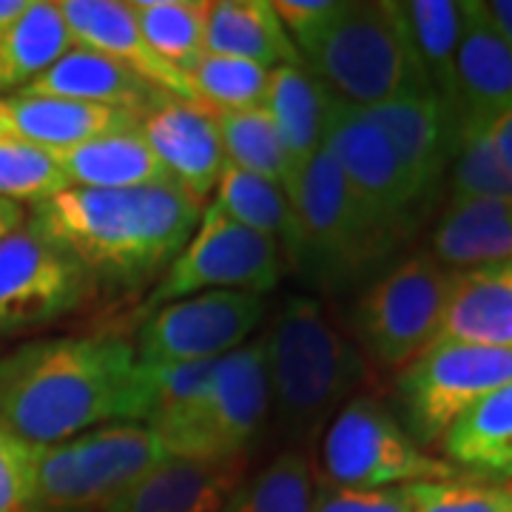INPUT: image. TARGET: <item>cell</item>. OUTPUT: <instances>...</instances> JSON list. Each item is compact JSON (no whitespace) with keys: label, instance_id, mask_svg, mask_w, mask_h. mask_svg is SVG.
<instances>
[{"label":"cell","instance_id":"1","mask_svg":"<svg viewBox=\"0 0 512 512\" xmlns=\"http://www.w3.org/2000/svg\"><path fill=\"white\" fill-rule=\"evenodd\" d=\"M151 404L146 365L117 336L40 339L0 359V421L32 447L146 421Z\"/></svg>","mask_w":512,"mask_h":512},{"label":"cell","instance_id":"2","mask_svg":"<svg viewBox=\"0 0 512 512\" xmlns=\"http://www.w3.org/2000/svg\"><path fill=\"white\" fill-rule=\"evenodd\" d=\"M202 208L174 183L66 188L32 205L26 225L77 259L92 279L140 288L168 271L197 231Z\"/></svg>","mask_w":512,"mask_h":512},{"label":"cell","instance_id":"3","mask_svg":"<svg viewBox=\"0 0 512 512\" xmlns=\"http://www.w3.org/2000/svg\"><path fill=\"white\" fill-rule=\"evenodd\" d=\"M262 339L276 430L311 444L367 379L365 356L311 296L285 299Z\"/></svg>","mask_w":512,"mask_h":512},{"label":"cell","instance_id":"4","mask_svg":"<svg viewBox=\"0 0 512 512\" xmlns=\"http://www.w3.org/2000/svg\"><path fill=\"white\" fill-rule=\"evenodd\" d=\"M299 57L333 97L359 109L433 92L402 9L390 0H336L330 20L299 49Z\"/></svg>","mask_w":512,"mask_h":512},{"label":"cell","instance_id":"5","mask_svg":"<svg viewBox=\"0 0 512 512\" xmlns=\"http://www.w3.org/2000/svg\"><path fill=\"white\" fill-rule=\"evenodd\" d=\"M271 416L265 339L217 359L211 379L183 407L148 419L165 458L231 461L245 458Z\"/></svg>","mask_w":512,"mask_h":512},{"label":"cell","instance_id":"6","mask_svg":"<svg viewBox=\"0 0 512 512\" xmlns=\"http://www.w3.org/2000/svg\"><path fill=\"white\" fill-rule=\"evenodd\" d=\"M288 200L302 231L296 271L311 276L316 288H345L402 239L359 200L325 148L293 177Z\"/></svg>","mask_w":512,"mask_h":512},{"label":"cell","instance_id":"7","mask_svg":"<svg viewBox=\"0 0 512 512\" xmlns=\"http://www.w3.org/2000/svg\"><path fill=\"white\" fill-rule=\"evenodd\" d=\"M163 458L160 441L140 421L103 424L74 439L37 444L29 512L106 510Z\"/></svg>","mask_w":512,"mask_h":512},{"label":"cell","instance_id":"8","mask_svg":"<svg viewBox=\"0 0 512 512\" xmlns=\"http://www.w3.org/2000/svg\"><path fill=\"white\" fill-rule=\"evenodd\" d=\"M456 467L430 456L379 399L356 396L330 419L322 439V478L348 490L447 481Z\"/></svg>","mask_w":512,"mask_h":512},{"label":"cell","instance_id":"9","mask_svg":"<svg viewBox=\"0 0 512 512\" xmlns=\"http://www.w3.org/2000/svg\"><path fill=\"white\" fill-rule=\"evenodd\" d=\"M456 271L430 254L404 259L356 302L353 333L362 356L382 367H407L439 339Z\"/></svg>","mask_w":512,"mask_h":512},{"label":"cell","instance_id":"10","mask_svg":"<svg viewBox=\"0 0 512 512\" xmlns=\"http://www.w3.org/2000/svg\"><path fill=\"white\" fill-rule=\"evenodd\" d=\"M282 254L274 239L225 217L214 202L202 208L197 231L168 265L148 296V308H163L205 291H239L265 296L279 285Z\"/></svg>","mask_w":512,"mask_h":512},{"label":"cell","instance_id":"11","mask_svg":"<svg viewBox=\"0 0 512 512\" xmlns=\"http://www.w3.org/2000/svg\"><path fill=\"white\" fill-rule=\"evenodd\" d=\"M510 382L512 348L433 342L402 367L396 384L407 433L419 444L441 441L461 413Z\"/></svg>","mask_w":512,"mask_h":512},{"label":"cell","instance_id":"12","mask_svg":"<svg viewBox=\"0 0 512 512\" xmlns=\"http://www.w3.org/2000/svg\"><path fill=\"white\" fill-rule=\"evenodd\" d=\"M86 268L29 225L0 239V333L52 325L92 293Z\"/></svg>","mask_w":512,"mask_h":512},{"label":"cell","instance_id":"13","mask_svg":"<svg viewBox=\"0 0 512 512\" xmlns=\"http://www.w3.org/2000/svg\"><path fill=\"white\" fill-rule=\"evenodd\" d=\"M265 316V296L205 291L168 302L140 328L137 359L146 365L214 362L245 345Z\"/></svg>","mask_w":512,"mask_h":512},{"label":"cell","instance_id":"14","mask_svg":"<svg viewBox=\"0 0 512 512\" xmlns=\"http://www.w3.org/2000/svg\"><path fill=\"white\" fill-rule=\"evenodd\" d=\"M322 148L339 165L359 200L387 228H393L399 237L413 228V222L419 220L421 200L396 160L384 131L365 109L350 106L330 94Z\"/></svg>","mask_w":512,"mask_h":512},{"label":"cell","instance_id":"15","mask_svg":"<svg viewBox=\"0 0 512 512\" xmlns=\"http://www.w3.org/2000/svg\"><path fill=\"white\" fill-rule=\"evenodd\" d=\"M140 131L168 180L205 205L225 168L217 114L197 103L168 97L140 120Z\"/></svg>","mask_w":512,"mask_h":512},{"label":"cell","instance_id":"16","mask_svg":"<svg viewBox=\"0 0 512 512\" xmlns=\"http://www.w3.org/2000/svg\"><path fill=\"white\" fill-rule=\"evenodd\" d=\"M461 128H487L512 111V46L495 29L484 0L461 3L456 52Z\"/></svg>","mask_w":512,"mask_h":512},{"label":"cell","instance_id":"17","mask_svg":"<svg viewBox=\"0 0 512 512\" xmlns=\"http://www.w3.org/2000/svg\"><path fill=\"white\" fill-rule=\"evenodd\" d=\"M382 128L416 197L427 202L439 188L458 146V123L433 92L407 94L402 100L365 109Z\"/></svg>","mask_w":512,"mask_h":512},{"label":"cell","instance_id":"18","mask_svg":"<svg viewBox=\"0 0 512 512\" xmlns=\"http://www.w3.org/2000/svg\"><path fill=\"white\" fill-rule=\"evenodd\" d=\"M57 9L72 32L74 46L111 57L134 74H140L151 86H157L160 92L194 103V89H191L185 72L165 63L163 57L148 46L128 3H120V0H60Z\"/></svg>","mask_w":512,"mask_h":512},{"label":"cell","instance_id":"19","mask_svg":"<svg viewBox=\"0 0 512 512\" xmlns=\"http://www.w3.org/2000/svg\"><path fill=\"white\" fill-rule=\"evenodd\" d=\"M245 481V458H163L103 512H222Z\"/></svg>","mask_w":512,"mask_h":512},{"label":"cell","instance_id":"20","mask_svg":"<svg viewBox=\"0 0 512 512\" xmlns=\"http://www.w3.org/2000/svg\"><path fill=\"white\" fill-rule=\"evenodd\" d=\"M131 128H140V117L131 111L89 106L60 97L0 94V137H12L49 154Z\"/></svg>","mask_w":512,"mask_h":512},{"label":"cell","instance_id":"21","mask_svg":"<svg viewBox=\"0 0 512 512\" xmlns=\"http://www.w3.org/2000/svg\"><path fill=\"white\" fill-rule=\"evenodd\" d=\"M20 94L60 97V100L89 103V106L131 111L140 120L171 97V94L160 92L157 86H151L140 74L126 69L123 63L106 55H97L83 46L69 49L57 63H52L40 77H35L26 89H20Z\"/></svg>","mask_w":512,"mask_h":512},{"label":"cell","instance_id":"22","mask_svg":"<svg viewBox=\"0 0 512 512\" xmlns=\"http://www.w3.org/2000/svg\"><path fill=\"white\" fill-rule=\"evenodd\" d=\"M436 342L512 348V262L456 271Z\"/></svg>","mask_w":512,"mask_h":512},{"label":"cell","instance_id":"23","mask_svg":"<svg viewBox=\"0 0 512 512\" xmlns=\"http://www.w3.org/2000/svg\"><path fill=\"white\" fill-rule=\"evenodd\" d=\"M430 256L450 271L512 262V200L447 202L430 237Z\"/></svg>","mask_w":512,"mask_h":512},{"label":"cell","instance_id":"24","mask_svg":"<svg viewBox=\"0 0 512 512\" xmlns=\"http://www.w3.org/2000/svg\"><path fill=\"white\" fill-rule=\"evenodd\" d=\"M52 157L69 188L123 191L171 183L140 128L94 137L89 143L55 151Z\"/></svg>","mask_w":512,"mask_h":512},{"label":"cell","instance_id":"25","mask_svg":"<svg viewBox=\"0 0 512 512\" xmlns=\"http://www.w3.org/2000/svg\"><path fill=\"white\" fill-rule=\"evenodd\" d=\"M208 55L237 57L268 72L279 66H302L293 40L276 15L274 0H217L205 29Z\"/></svg>","mask_w":512,"mask_h":512},{"label":"cell","instance_id":"26","mask_svg":"<svg viewBox=\"0 0 512 512\" xmlns=\"http://www.w3.org/2000/svg\"><path fill=\"white\" fill-rule=\"evenodd\" d=\"M328 97V89L302 66H279L271 72L262 109L274 120L293 165V177L322 151Z\"/></svg>","mask_w":512,"mask_h":512},{"label":"cell","instance_id":"27","mask_svg":"<svg viewBox=\"0 0 512 512\" xmlns=\"http://www.w3.org/2000/svg\"><path fill=\"white\" fill-rule=\"evenodd\" d=\"M74 49V37L52 0H29L26 12L0 29V94L26 89Z\"/></svg>","mask_w":512,"mask_h":512},{"label":"cell","instance_id":"28","mask_svg":"<svg viewBox=\"0 0 512 512\" xmlns=\"http://www.w3.org/2000/svg\"><path fill=\"white\" fill-rule=\"evenodd\" d=\"M214 205L225 217L251 228L262 237L274 239L279 254H285L299 268L302 262V231L288 194L279 185L245 174L225 163L220 183L214 188Z\"/></svg>","mask_w":512,"mask_h":512},{"label":"cell","instance_id":"29","mask_svg":"<svg viewBox=\"0 0 512 512\" xmlns=\"http://www.w3.org/2000/svg\"><path fill=\"white\" fill-rule=\"evenodd\" d=\"M441 447L458 467L512 478V382L461 413L441 436Z\"/></svg>","mask_w":512,"mask_h":512},{"label":"cell","instance_id":"30","mask_svg":"<svg viewBox=\"0 0 512 512\" xmlns=\"http://www.w3.org/2000/svg\"><path fill=\"white\" fill-rule=\"evenodd\" d=\"M413 49L433 94L461 128L456 52L461 35V3L456 0H407L399 3Z\"/></svg>","mask_w":512,"mask_h":512},{"label":"cell","instance_id":"31","mask_svg":"<svg viewBox=\"0 0 512 512\" xmlns=\"http://www.w3.org/2000/svg\"><path fill=\"white\" fill-rule=\"evenodd\" d=\"M128 6L146 43L165 63L188 72L205 55L208 0H131Z\"/></svg>","mask_w":512,"mask_h":512},{"label":"cell","instance_id":"32","mask_svg":"<svg viewBox=\"0 0 512 512\" xmlns=\"http://www.w3.org/2000/svg\"><path fill=\"white\" fill-rule=\"evenodd\" d=\"M217 126L225 163L279 185L288 194L293 183V165L268 111L259 106L234 114H217Z\"/></svg>","mask_w":512,"mask_h":512},{"label":"cell","instance_id":"33","mask_svg":"<svg viewBox=\"0 0 512 512\" xmlns=\"http://www.w3.org/2000/svg\"><path fill=\"white\" fill-rule=\"evenodd\" d=\"M185 77L194 89V103L211 114L259 109L271 83V72L256 63L208 52L185 72Z\"/></svg>","mask_w":512,"mask_h":512},{"label":"cell","instance_id":"34","mask_svg":"<svg viewBox=\"0 0 512 512\" xmlns=\"http://www.w3.org/2000/svg\"><path fill=\"white\" fill-rule=\"evenodd\" d=\"M311 461L299 450H288L254 478L242 481L222 512H311Z\"/></svg>","mask_w":512,"mask_h":512},{"label":"cell","instance_id":"35","mask_svg":"<svg viewBox=\"0 0 512 512\" xmlns=\"http://www.w3.org/2000/svg\"><path fill=\"white\" fill-rule=\"evenodd\" d=\"M450 171L453 200H512V174L498 160L484 128H464L458 134Z\"/></svg>","mask_w":512,"mask_h":512},{"label":"cell","instance_id":"36","mask_svg":"<svg viewBox=\"0 0 512 512\" xmlns=\"http://www.w3.org/2000/svg\"><path fill=\"white\" fill-rule=\"evenodd\" d=\"M66 188L69 185L49 151L0 137V197L18 205H37Z\"/></svg>","mask_w":512,"mask_h":512},{"label":"cell","instance_id":"37","mask_svg":"<svg viewBox=\"0 0 512 512\" xmlns=\"http://www.w3.org/2000/svg\"><path fill=\"white\" fill-rule=\"evenodd\" d=\"M433 481L382 487V490H348L328 481H313L311 512H419Z\"/></svg>","mask_w":512,"mask_h":512},{"label":"cell","instance_id":"38","mask_svg":"<svg viewBox=\"0 0 512 512\" xmlns=\"http://www.w3.org/2000/svg\"><path fill=\"white\" fill-rule=\"evenodd\" d=\"M419 512H512V484L433 481Z\"/></svg>","mask_w":512,"mask_h":512},{"label":"cell","instance_id":"39","mask_svg":"<svg viewBox=\"0 0 512 512\" xmlns=\"http://www.w3.org/2000/svg\"><path fill=\"white\" fill-rule=\"evenodd\" d=\"M32 504V447L0 421V512H29Z\"/></svg>","mask_w":512,"mask_h":512},{"label":"cell","instance_id":"40","mask_svg":"<svg viewBox=\"0 0 512 512\" xmlns=\"http://www.w3.org/2000/svg\"><path fill=\"white\" fill-rule=\"evenodd\" d=\"M484 131H487V137H490V143H493L498 160H501L504 168L512 174V111H507L504 117H498V120L490 123Z\"/></svg>","mask_w":512,"mask_h":512},{"label":"cell","instance_id":"41","mask_svg":"<svg viewBox=\"0 0 512 512\" xmlns=\"http://www.w3.org/2000/svg\"><path fill=\"white\" fill-rule=\"evenodd\" d=\"M26 225V208L18 202L0 197V239H6L9 234H15Z\"/></svg>","mask_w":512,"mask_h":512},{"label":"cell","instance_id":"42","mask_svg":"<svg viewBox=\"0 0 512 512\" xmlns=\"http://www.w3.org/2000/svg\"><path fill=\"white\" fill-rule=\"evenodd\" d=\"M487 6V15L493 18L495 29L504 35V40L512 46V0H490L484 3Z\"/></svg>","mask_w":512,"mask_h":512},{"label":"cell","instance_id":"43","mask_svg":"<svg viewBox=\"0 0 512 512\" xmlns=\"http://www.w3.org/2000/svg\"><path fill=\"white\" fill-rule=\"evenodd\" d=\"M26 6H29V0H0V29L15 23L26 12Z\"/></svg>","mask_w":512,"mask_h":512}]
</instances>
